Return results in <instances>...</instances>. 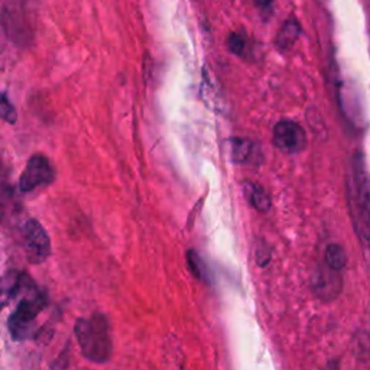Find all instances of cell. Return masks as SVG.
<instances>
[{
	"mask_svg": "<svg viewBox=\"0 0 370 370\" xmlns=\"http://www.w3.org/2000/svg\"><path fill=\"white\" fill-rule=\"evenodd\" d=\"M324 258H326V265L331 267L333 270H337V272L344 269V266H346L348 263L346 252H344V249L340 244H336V243H331L327 246L326 252H324Z\"/></svg>",
	"mask_w": 370,
	"mask_h": 370,
	"instance_id": "11",
	"label": "cell"
},
{
	"mask_svg": "<svg viewBox=\"0 0 370 370\" xmlns=\"http://www.w3.org/2000/svg\"><path fill=\"white\" fill-rule=\"evenodd\" d=\"M300 35H301L300 23L295 19H289L282 25L277 35V41H275L277 46L281 49V51H286V49H289L295 42H297Z\"/></svg>",
	"mask_w": 370,
	"mask_h": 370,
	"instance_id": "9",
	"label": "cell"
},
{
	"mask_svg": "<svg viewBox=\"0 0 370 370\" xmlns=\"http://www.w3.org/2000/svg\"><path fill=\"white\" fill-rule=\"evenodd\" d=\"M23 246L32 263H41L51 255V240L37 220H28L23 227Z\"/></svg>",
	"mask_w": 370,
	"mask_h": 370,
	"instance_id": "5",
	"label": "cell"
},
{
	"mask_svg": "<svg viewBox=\"0 0 370 370\" xmlns=\"http://www.w3.org/2000/svg\"><path fill=\"white\" fill-rule=\"evenodd\" d=\"M274 145L285 154H298L307 146V133L298 123L281 120L274 129Z\"/></svg>",
	"mask_w": 370,
	"mask_h": 370,
	"instance_id": "6",
	"label": "cell"
},
{
	"mask_svg": "<svg viewBox=\"0 0 370 370\" xmlns=\"http://www.w3.org/2000/svg\"><path fill=\"white\" fill-rule=\"evenodd\" d=\"M187 260H188V266L191 272L201 281L209 282L210 281V272H209V267L206 265V262L199 256L195 251H188L187 255Z\"/></svg>",
	"mask_w": 370,
	"mask_h": 370,
	"instance_id": "12",
	"label": "cell"
},
{
	"mask_svg": "<svg viewBox=\"0 0 370 370\" xmlns=\"http://www.w3.org/2000/svg\"><path fill=\"white\" fill-rule=\"evenodd\" d=\"M20 274L12 272L5 277H0V311H2L15 297H18Z\"/></svg>",
	"mask_w": 370,
	"mask_h": 370,
	"instance_id": "8",
	"label": "cell"
},
{
	"mask_svg": "<svg viewBox=\"0 0 370 370\" xmlns=\"http://www.w3.org/2000/svg\"><path fill=\"white\" fill-rule=\"evenodd\" d=\"M18 298V307L9 317V331L13 340H25L32 336L35 319L46 307L48 300L27 275L20 277Z\"/></svg>",
	"mask_w": 370,
	"mask_h": 370,
	"instance_id": "2",
	"label": "cell"
},
{
	"mask_svg": "<svg viewBox=\"0 0 370 370\" xmlns=\"http://www.w3.org/2000/svg\"><path fill=\"white\" fill-rule=\"evenodd\" d=\"M227 46L230 49V53H233L234 55L243 57L246 53V48H248V41H246L243 34L233 32L227 38Z\"/></svg>",
	"mask_w": 370,
	"mask_h": 370,
	"instance_id": "13",
	"label": "cell"
},
{
	"mask_svg": "<svg viewBox=\"0 0 370 370\" xmlns=\"http://www.w3.org/2000/svg\"><path fill=\"white\" fill-rule=\"evenodd\" d=\"M74 331H76L81 355L87 360L97 364H103L110 360L113 343L106 315L97 312L88 318H80L77 319Z\"/></svg>",
	"mask_w": 370,
	"mask_h": 370,
	"instance_id": "1",
	"label": "cell"
},
{
	"mask_svg": "<svg viewBox=\"0 0 370 370\" xmlns=\"http://www.w3.org/2000/svg\"><path fill=\"white\" fill-rule=\"evenodd\" d=\"M349 194L357 233L370 251V178L363 164L359 161L353 165Z\"/></svg>",
	"mask_w": 370,
	"mask_h": 370,
	"instance_id": "3",
	"label": "cell"
},
{
	"mask_svg": "<svg viewBox=\"0 0 370 370\" xmlns=\"http://www.w3.org/2000/svg\"><path fill=\"white\" fill-rule=\"evenodd\" d=\"M0 119L8 123H15L18 119L16 110L5 93H0Z\"/></svg>",
	"mask_w": 370,
	"mask_h": 370,
	"instance_id": "14",
	"label": "cell"
},
{
	"mask_svg": "<svg viewBox=\"0 0 370 370\" xmlns=\"http://www.w3.org/2000/svg\"><path fill=\"white\" fill-rule=\"evenodd\" d=\"M55 180V171L49 162V159L41 154L34 155L27 166H25L20 180L19 188L23 192L34 191L42 185L51 184Z\"/></svg>",
	"mask_w": 370,
	"mask_h": 370,
	"instance_id": "4",
	"label": "cell"
},
{
	"mask_svg": "<svg viewBox=\"0 0 370 370\" xmlns=\"http://www.w3.org/2000/svg\"><path fill=\"white\" fill-rule=\"evenodd\" d=\"M255 5L259 8V9H266L269 8L270 5H272L274 0H253Z\"/></svg>",
	"mask_w": 370,
	"mask_h": 370,
	"instance_id": "15",
	"label": "cell"
},
{
	"mask_svg": "<svg viewBox=\"0 0 370 370\" xmlns=\"http://www.w3.org/2000/svg\"><path fill=\"white\" fill-rule=\"evenodd\" d=\"M232 146V159L234 164H249L255 159L256 155V143L249 139L233 138L230 140Z\"/></svg>",
	"mask_w": 370,
	"mask_h": 370,
	"instance_id": "7",
	"label": "cell"
},
{
	"mask_svg": "<svg viewBox=\"0 0 370 370\" xmlns=\"http://www.w3.org/2000/svg\"><path fill=\"white\" fill-rule=\"evenodd\" d=\"M244 192H246V197H248L251 206L253 209H256L258 211L265 213L270 209V204H272L270 203V197L267 195V192L260 185L246 181L244 183Z\"/></svg>",
	"mask_w": 370,
	"mask_h": 370,
	"instance_id": "10",
	"label": "cell"
}]
</instances>
